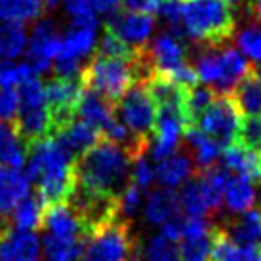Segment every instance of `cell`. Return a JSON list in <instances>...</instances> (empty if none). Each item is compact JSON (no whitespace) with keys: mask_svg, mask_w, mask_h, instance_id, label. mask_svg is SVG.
Listing matches in <instances>:
<instances>
[{"mask_svg":"<svg viewBox=\"0 0 261 261\" xmlns=\"http://www.w3.org/2000/svg\"><path fill=\"white\" fill-rule=\"evenodd\" d=\"M132 159L115 141L99 138L74 160L76 189L88 195L118 200L132 181Z\"/></svg>","mask_w":261,"mask_h":261,"instance_id":"6da1fadb","label":"cell"},{"mask_svg":"<svg viewBox=\"0 0 261 261\" xmlns=\"http://www.w3.org/2000/svg\"><path fill=\"white\" fill-rule=\"evenodd\" d=\"M27 179L37 183V193L44 206H56L67 202L73 195L74 160L69 159L54 138H44L27 147Z\"/></svg>","mask_w":261,"mask_h":261,"instance_id":"7a4b0ae2","label":"cell"},{"mask_svg":"<svg viewBox=\"0 0 261 261\" xmlns=\"http://www.w3.org/2000/svg\"><path fill=\"white\" fill-rule=\"evenodd\" d=\"M198 82L212 88L216 94H231L234 86L250 73V61L229 44H196L193 56Z\"/></svg>","mask_w":261,"mask_h":261,"instance_id":"3957f363","label":"cell"},{"mask_svg":"<svg viewBox=\"0 0 261 261\" xmlns=\"http://www.w3.org/2000/svg\"><path fill=\"white\" fill-rule=\"evenodd\" d=\"M181 25L195 44H225L234 35L237 19L225 0H185Z\"/></svg>","mask_w":261,"mask_h":261,"instance_id":"277c9868","label":"cell"},{"mask_svg":"<svg viewBox=\"0 0 261 261\" xmlns=\"http://www.w3.org/2000/svg\"><path fill=\"white\" fill-rule=\"evenodd\" d=\"M141 242L130 219L118 218L95 229L84 239L79 261H139Z\"/></svg>","mask_w":261,"mask_h":261,"instance_id":"5b68a950","label":"cell"},{"mask_svg":"<svg viewBox=\"0 0 261 261\" xmlns=\"http://www.w3.org/2000/svg\"><path fill=\"white\" fill-rule=\"evenodd\" d=\"M80 80L82 86L94 90L95 94H99L111 103H115L132 84L138 82L134 59L105 58L97 54H94L92 59L82 67Z\"/></svg>","mask_w":261,"mask_h":261,"instance_id":"8992f818","label":"cell"},{"mask_svg":"<svg viewBox=\"0 0 261 261\" xmlns=\"http://www.w3.org/2000/svg\"><path fill=\"white\" fill-rule=\"evenodd\" d=\"M115 118L124 124L128 130L145 141H151L154 120H156V105L152 101L145 84L136 82L124 92L115 103Z\"/></svg>","mask_w":261,"mask_h":261,"instance_id":"52a82bcc","label":"cell"},{"mask_svg":"<svg viewBox=\"0 0 261 261\" xmlns=\"http://www.w3.org/2000/svg\"><path fill=\"white\" fill-rule=\"evenodd\" d=\"M240 122L242 115L237 103L232 101L231 94H216L212 103L196 120V128L214 139L223 151L229 145L239 143Z\"/></svg>","mask_w":261,"mask_h":261,"instance_id":"ba28073f","label":"cell"},{"mask_svg":"<svg viewBox=\"0 0 261 261\" xmlns=\"http://www.w3.org/2000/svg\"><path fill=\"white\" fill-rule=\"evenodd\" d=\"M82 88L84 86L80 79H59V76H51L44 84V99L50 113L54 134L76 118V105Z\"/></svg>","mask_w":261,"mask_h":261,"instance_id":"9c48e42d","label":"cell"},{"mask_svg":"<svg viewBox=\"0 0 261 261\" xmlns=\"http://www.w3.org/2000/svg\"><path fill=\"white\" fill-rule=\"evenodd\" d=\"M147 61L151 63L152 73L170 79L172 74L187 65V48L183 46V38L174 33H160L141 48Z\"/></svg>","mask_w":261,"mask_h":261,"instance_id":"30bf717a","label":"cell"},{"mask_svg":"<svg viewBox=\"0 0 261 261\" xmlns=\"http://www.w3.org/2000/svg\"><path fill=\"white\" fill-rule=\"evenodd\" d=\"M107 33H113L115 37L132 46V48H141L149 42V38L154 29V15L141 14V12H116L111 15L105 23Z\"/></svg>","mask_w":261,"mask_h":261,"instance_id":"8fae6325","label":"cell"},{"mask_svg":"<svg viewBox=\"0 0 261 261\" xmlns=\"http://www.w3.org/2000/svg\"><path fill=\"white\" fill-rule=\"evenodd\" d=\"M61 44V37L58 33V27L51 19H40L37 27L33 29L27 48V63L33 67L37 74H44L50 71L51 59L58 54V48Z\"/></svg>","mask_w":261,"mask_h":261,"instance_id":"7c38bea8","label":"cell"},{"mask_svg":"<svg viewBox=\"0 0 261 261\" xmlns=\"http://www.w3.org/2000/svg\"><path fill=\"white\" fill-rule=\"evenodd\" d=\"M42 227H46L48 234L61 237V239L84 240L88 237V231L80 216L67 202L48 206L44 210Z\"/></svg>","mask_w":261,"mask_h":261,"instance_id":"4fadbf2b","label":"cell"},{"mask_svg":"<svg viewBox=\"0 0 261 261\" xmlns=\"http://www.w3.org/2000/svg\"><path fill=\"white\" fill-rule=\"evenodd\" d=\"M196 174L195 162L191 159L185 147H177L172 154H168L166 159L159 160V166L154 170V179L166 189H175L181 183L191 179Z\"/></svg>","mask_w":261,"mask_h":261,"instance_id":"5bb4252c","label":"cell"},{"mask_svg":"<svg viewBox=\"0 0 261 261\" xmlns=\"http://www.w3.org/2000/svg\"><path fill=\"white\" fill-rule=\"evenodd\" d=\"M51 138L58 141V145L63 149V152H65L69 159L76 160L82 152L88 151L97 139L101 138V134L95 130L94 126L84 122V120L74 118L73 122L63 126Z\"/></svg>","mask_w":261,"mask_h":261,"instance_id":"9a60e30c","label":"cell"},{"mask_svg":"<svg viewBox=\"0 0 261 261\" xmlns=\"http://www.w3.org/2000/svg\"><path fill=\"white\" fill-rule=\"evenodd\" d=\"M76 118L84 120L86 124L94 126L99 134H103L115 120V109H113V103L95 94L94 90L82 88L79 105H76Z\"/></svg>","mask_w":261,"mask_h":261,"instance_id":"2e32d148","label":"cell"},{"mask_svg":"<svg viewBox=\"0 0 261 261\" xmlns=\"http://www.w3.org/2000/svg\"><path fill=\"white\" fill-rule=\"evenodd\" d=\"M223 166L232 172L239 174L242 177H246L248 181H252L254 185H261V152L254 151L250 147H244L240 143L229 145L223 149L221 154Z\"/></svg>","mask_w":261,"mask_h":261,"instance_id":"e0dca14e","label":"cell"},{"mask_svg":"<svg viewBox=\"0 0 261 261\" xmlns=\"http://www.w3.org/2000/svg\"><path fill=\"white\" fill-rule=\"evenodd\" d=\"M219 227L237 244L261 246V208H250L242 214H237Z\"/></svg>","mask_w":261,"mask_h":261,"instance_id":"ac0fdd59","label":"cell"},{"mask_svg":"<svg viewBox=\"0 0 261 261\" xmlns=\"http://www.w3.org/2000/svg\"><path fill=\"white\" fill-rule=\"evenodd\" d=\"M40 239L33 231H12L0 239V261H38Z\"/></svg>","mask_w":261,"mask_h":261,"instance_id":"d6986e66","label":"cell"},{"mask_svg":"<svg viewBox=\"0 0 261 261\" xmlns=\"http://www.w3.org/2000/svg\"><path fill=\"white\" fill-rule=\"evenodd\" d=\"M210 261H261V246L237 244L225 234L219 225H214Z\"/></svg>","mask_w":261,"mask_h":261,"instance_id":"ffe728a7","label":"cell"},{"mask_svg":"<svg viewBox=\"0 0 261 261\" xmlns=\"http://www.w3.org/2000/svg\"><path fill=\"white\" fill-rule=\"evenodd\" d=\"M183 139L187 141V152L195 162L196 172L208 170L221 156V147L206 134H202L196 126H191L183 132Z\"/></svg>","mask_w":261,"mask_h":261,"instance_id":"44dd1931","label":"cell"},{"mask_svg":"<svg viewBox=\"0 0 261 261\" xmlns=\"http://www.w3.org/2000/svg\"><path fill=\"white\" fill-rule=\"evenodd\" d=\"M232 101L237 103L240 115L261 116V71L252 67L250 73L240 80L231 92Z\"/></svg>","mask_w":261,"mask_h":261,"instance_id":"7402d4cb","label":"cell"},{"mask_svg":"<svg viewBox=\"0 0 261 261\" xmlns=\"http://www.w3.org/2000/svg\"><path fill=\"white\" fill-rule=\"evenodd\" d=\"M29 179L17 168H0V216H10L15 204L29 195Z\"/></svg>","mask_w":261,"mask_h":261,"instance_id":"603a6c76","label":"cell"},{"mask_svg":"<svg viewBox=\"0 0 261 261\" xmlns=\"http://www.w3.org/2000/svg\"><path fill=\"white\" fill-rule=\"evenodd\" d=\"M255 200H257V193H255L254 183L248 181L242 175L229 172V177L223 187V202L227 210L231 212L232 216H237V214L254 208Z\"/></svg>","mask_w":261,"mask_h":261,"instance_id":"cb8c5ba5","label":"cell"},{"mask_svg":"<svg viewBox=\"0 0 261 261\" xmlns=\"http://www.w3.org/2000/svg\"><path fill=\"white\" fill-rule=\"evenodd\" d=\"M179 214H181V208H179V200H177L174 189L160 187L149 193L145 204V219L151 225L162 227Z\"/></svg>","mask_w":261,"mask_h":261,"instance_id":"d4e9b609","label":"cell"},{"mask_svg":"<svg viewBox=\"0 0 261 261\" xmlns=\"http://www.w3.org/2000/svg\"><path fill=\"white\" fill-rule=\"evenodd\" d=\"M27 159V145L19 138L14 122L0 124V168H19Z\"/></svg>","mask_w":261,"mask_h":261,"instance_id":"484cf974","label":"cell"},{"mask_svg":"<svg viewBox=\"0 0 261 261\" xmlns=\"http://www.w3.org/2000/svg\"><path fill=\"white\" fill-rule=\"evenodd\" d=\"M44 210H46V206L38 193L23 196L10 214L12 227H17V231H37L42 227Z\"/></svg>","mask_w":261,"mask_h":261,"instance_id":"4316f807","label":"cell"},{"mask_svg":"<svg viewBox=\"0 0 261 261\" xmlns=\"http://www.w3.org/2000/svg\"><path fill=\"white\" fill-rule=\"evenodd\" d=\"M27 44L25 25L17 21H2L0 25V61H12L21 56Z\"/></svg>","mask_w":261,"mask_h":261,"instance_id":"83f0119b","label":"cell"},{"mask_svg":"<svg viewBox=\"0 0 261 261\" xmlns=\"http://www.w3.org/2000/svg\"><path fill=\"white\" fill-rule=\"evenodd\" d=\"M42 0H0V21L25 23L44 14Z\"/></svg>","mask_w":261,"mask_h":261,"instance_id":"f1b7e54d","label":"cell"},{"mask_svg":"<svg viewBox=\"0 0 261 261\" xmlns=\"http://www.w3.org/2000/svg\"><path fill=\"white\" fill-rule=\"evenodd\" d=\"M84 240L61 239L54 234H46L44 239V257L46 261H76L82 252Z\"/></svg>","mask_w":261,"mask_h":261,"instance_id":"f546056e","label":"cell"},{"mask_svg":"<svg viewBox=\"0 0 261 261\" xmlns=\"http://www.w3.org/2000/svg\"><path fill=\"white\" fill-rule=\"evenodd\" d=\"M212 232H214V227L208 232H200V234H183L181 246L177 248L179 261H210Z\"/></svg>","mask_w":261,"mask_h":261,"instance_id":"4dcf8cb0","label":"cell"},{"mask_svg":"<svg viewBox=\"0 0 261 261\" xmlns=\"http://www.w3.org/2000/svg\"><path fill=\"white\" fill-rule=\"evenodd\" d=\"M145 261H179V252L174 240L166 239L164 234L152 237L143 252Z\"/></svg>","mask_w":261,"mask_h":261,"instance_id":"1f68e13d","label":"cell"},{"mask_svg":"<svg viewBox=\"0 0 261 261\" xmlns=\"http://www.w3.org/2000/svg\"><path fill=\"white\" fill-rule=\"evenodd\" d=\"M31 76H37L29 63H14L0 61V88H14L23 84Z\"/></svg>","mask_w":261,"mask_h":261,"instance_id":"d6a6232c","label":"cell"},{"mask_svg":"<svg viewBox=\"0 0 261 261\" xmlns=\"http://www.w3.org/2000/svg\"><path fill=\"white\" fill-rule=\"evenodd\" d=\"M67 14L71 15L74 27H88L95 29L97 27V15L90 0H63Z\"/></svg>","mask_w":261,"mask_h":261,"instance_id":"836d02e7","label":"cell"},{"mask_svg":"<svg viewBox=\"0 0 261 261\" xmlns=\"http://www.w3.org/2000/svg\"><path fill=\"white\" fill-rule=\"evenodd\" d=\"M138 48H132L128 44L115 37L113 33H105L103 38L97 44V50L94 54L97 56H105V58H122V59H134Z\"/></svg>","mask_w":261,"mask_h":261,"instance_id":"e575fe53","label":"cell"},{"mask_svg":"<svg viewBox=\"0 0 261 261\" xmlns=\"http://www.w3.org/2000/svg\"><path fill=\"white\" fill-rule=\"evenodd\" d=\"M237 44L252 61L261 63V25H250L239 31Z\"/></svg>","mask_w":261,"mask_h":261,"instance_id":"d590c367","label":"cell"},{"mask_svg":"<svg viewBox=\"0 0 261 261\" xmlns=\"http://www.w3.org/2000/svg\"><path fill=\"white\" fill-rule=\"evenodd\" d=\"M141 204H143V191L130 181V185L124 189L120 198H118V214H120V218L132 219L139 212Z\"/></svg>","mask_w":261,"mask_h":261,"instance_id":"8d00e7d4","label":"cell"},{"mask_svg":"<svg viewBox=\"0 0 261 261\" xmlns=\"http://www.w3.org/2000/svg\"><path fill=\"white\" fill-rule=\"evenodd\" d=\"M239 143L261 152V116H246L240 122Z\"/></svg>","mask_w":261,"mask_h":261,"instance_id":"74e56055","label":"cell"},{"mask_svg":"<svg viewBox=\"0 0 261 261\" xmlns=\"http://www.w3.org/2000/svg\"><path fill=\"white\" fill-rule=\"evenodd\" d=\"M152 181H154V168L143 154L134 160V164H132V183L138 185L141 191H147L152 185Z\"/></svg>","mask_w":261,"mask_h":261,"instance_id":"f35d334b","label":"cell"},{"mask_svg":"<svg viewBox=\"0 0 261 261\" xmlns=\"http://www.w3.org/2000/svg\"><path fill=\"white\" fill-rule=\"evenodd\" d=\"M19 113V94L14 88H0V118L14 122Z\"/></svg>","mask_w":261,"mask_h":261,"instance_id":"ab89813d","label":"cell"},{"mask_svg":"<svg viewBox=\"0 0 261 261\" xmlns=\"http://www.w3.org/2000/svg\"><path fill=\"white\" fill-rule=\"evenodd\" d=\"M164 0H124V6L130 12H141V14H156Z\"/></svg>","mask_w":261,"mask_h":261,"instance_id":"60d3db41","label":"cell"},{"mask_svg":"<svg viewBox=\"0 0 261 261\" xmlns=\"http://www.w3.org/2000/svg\"><path fill=\"white\" fill-rule=\"evenodd\" d=\"M90 2H92L95 12H99L101 15H107V17L120 12V4H122V0H90Z\"/></svg>","mask_w":261,"mask_h":261,"instance_id":"b9f144b4","label":"cell"},{"mask_svg":"<svg viewBox=\"0 0 261 261\" xmlns=\"http://www.w3.org/2000/svg\"><path fill=\"white\" fill-rule=\"evenodd\" d=\"M244 10H248V14L252 15L254 19L261 21V0H246Z\"/></svg>","mask_w":261,"mask_h":261,"instance_id":"7bdbcfd3","label":"cell"},{"mask_svg":"<svg viewBox=\"0 0 261 261\" xmlns=\"http://www.w3.org/2000/svg\"><path fill=\"white\" fill-rule=\"evenodd\" d=\"M229 6H242L244 4V0H225Z\"/></svg>","mask_w":261,"mask_h":261,"instance_id":"ee69618b","label":"cell"},{"mask_svg":"<svg viewBox=\"0 0 261 261\" xmlns=\"http://www.w3.org/2000/svg\"><path fill=\"white\" fill-rule=\"evenodd\" d=\"M164 2H166V0H164ZM177 2H181V0H177Z\"/></svg>","mask_w":261,"mask_h":261,"instance_id":"f6af8a7d","label":"cell"}]
</instances>
